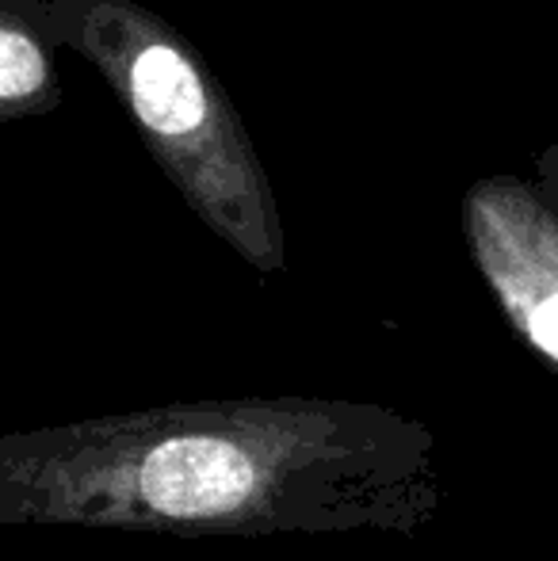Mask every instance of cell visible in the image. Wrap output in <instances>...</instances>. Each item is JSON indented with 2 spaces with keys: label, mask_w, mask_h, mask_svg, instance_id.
I'll return each instance as SVG.
<instances>
[{
  "label": "cell",
  "mask_w": 558,
  "mask_h": 561,
  "mask_svg": "<svg viewBox=\"0 0 558 561\" xmlns=\"http://www.w3.org/2000/svg\"><path fill=\"white\" fill-rule=\"evenodd\" d=\"M463 237L513 333L558 375L555 207L521 176H482L463 195Z\"/></svg>",
  "instance_id": "obj_3"
},
{
  "label": "cell",
  "mask_w": 558,
  "mask_h": 561,
  "mask_svg": "<svg viewBox=\"0 0 558 561\" xmlns=\"http://www.w3.org/2000/svg\"><path fill=\"white\" fill-rule=\"evenodd\" d=\"M532 184L539 187V195L551 203L558 215V141H551V146L536 157V180H532Z\"/></svg>",
  "instance_id": "obj_5"
},
{
  "label": "cell",
  "mask_w": 558,
  "mask_h": 561,
  "mask_svg": "<svg viewBox=\"0 0 558 561\" xmlns=\"http://www.w3.org/2000/svg\"><path fill=\"white\" fill-rule=\"evenodd\" d=\"M436 439L372 401L249 393L0 436V527L157 539L418 535Z\"/></svg>",
  "instance_id": "obj_1"
},
{
  "label": "cell",
  "mask_w": 558,
  "mask_h": 561,
  "mask_svg": "<svg viewBox=\"0 0 558 561\" xmlns=\"http://www.w3.org/2000/svg\"><path fill=\"white\" fill-rule=\"evenodd\" d=\"M54 0H0V126L61 104Z\"/></svg>",
  "instance_id": "obj_4"
},
{
  "label": "cell",
  "mask_w": 558,
  "mask_h": 561,
  "mask_svg": "<svg viewBox=\"0 0 558 561\" xmlns=\"http://www.w3.org/2000/svg\"><path fill=\"white\" fill-rule=\"evenodd\" d=\"M58 38L107 81L195 218L253 272L287 267L280 203L210 61L135 0H54Z\"/></svg>",
  "instance_id": "obj_2"
}]
</instances>
